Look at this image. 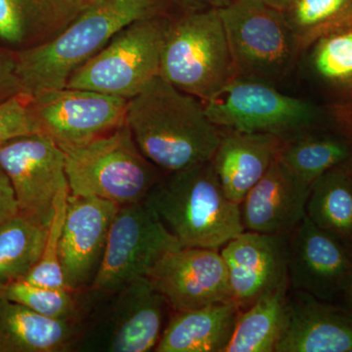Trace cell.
Listing matches in <instances>:
<instances>
[{
    "label": "cell",
    "mask_w": 352,
    "mask_h": 352,
    "mask_svg": "<svg viewBox=\"0 0 352 352\" xmlns=\"http://www.w3.org/2000/svg\"><path fill=\"white\" fill-rule=\"evenodd\" d=\"M126 124L140 151L166 173L210 162L221 138L204 102L161 76L127 101Z\"/></svg>",
    "instance_id": "6da1fadb"
},
{
    "label": "cell",
    "mask_w": 352,
    "mask_h": 352,
    "mask_svg": "<svg viewBox=\"0 0 352 352\" xmlns=\"http://www.w3.org/2000/svg\"><path fill=\"white\" fill-rule=\"evenodd\" d=\"M160 0H102L87 7L51 38L14 55L22 94L28 97L66 87L69 78L127 25L160 16Z\"/></svg>",
    "instance_id": "7a4b0ae2"
},
{
    "label": "cell",
    "mask_w": 352,
    "mask_h": 352,
    "mask_svg": "<svg viewBox=\"0 0 352 352\" xmlns=\"http://www.w3.org/2000/svg\"><path fill=\"white\" fill-rule=\"evenodd\" d=\"M144 203L182 247L220 250L245 231L210 161L160 178Z\"/></svg>",
    "instance_id": "3957f363"
},
{
    "label": "cell",
    "mask_w": 352,
    "mask_h": 352,
    "mask_svg": "<svg viewBox=\"0 0 352 352\" xmlns=\"http://www.w3.org/2000/svg\"><path fill=\"white\" fill-rule=\"evenodd\" d=\"M160 76L203 102L232 82L237 75L219 9L195 7L168 19Z\"/></svg>",
    "instance_id": "277c9868"
},
{
    "label": "cell",
    "mask_w": 352,
    "mask_h": 352,
    "mask_svg": "<svg viewBox=\"0 0 352 352\" xmlns=\"http://www.w3.org/2000/svg\"><path fill=\"white\" fill-rule=\"evenodd\" d=\"M61 149L71 195L96 197L122 207L144 201L161 178V170L140 151L126 124Z\"/></svg>",
    "instance_id": "5b68a950"
},
{
    "label": "cell",
    "mask_w": 352,
    "mask_h": 352,
    "mask_svg": "<svg viewBox=\"0 0 352 352\" xmlns=\"http://www.w3.org/2000/svg\"><path fill=\"white\" fill-rule=\"evenodd\" d=\"M204 105L208 119L219 129L272 134L283 141L322 129L327 116L312 101L282 94L271 83L240 76Z\"/></svg>",
    "instance_id": "8992f818"
},
{
    "label": "cell",
    "mask_w": 352,
    "mask_h": 352,
    "mask_svg": "<svg viewBox=\"0 0 352 352\" xmlns=\"http://www.w3.org/2000/svg\"><path fill=\"white\" fill-rule=\"evenodd\" d=\"M217 9L237 76L275 85L291 73L302 53L283 11L256 0Z\"/></svg>",
    "instance_id": "52a82bcc"
},
{
    "label": "cell",
    "mask_w": 352,
    "mask_h": 352,
    "mask_svg": "<svg viewBox=\"0 0 352 352\" xmlns=\"http://www.w3.org/2000/svg\"><path fill=\"white\" fill-rule=\"evenodd\" d=\"M168 19L144 18L127 25L69 78L67 87L129 100L160 76Z\"/></svg>",
    "instance_id": "ba28073f"
},
{
    "label": "cell",
    "mask_w": 352,
    "mask_h": 352,
    "mask_svg": "<svg viewBox=\"0 0 352 352\" xmlns=\"http://www.w3.org/2000/svg\"><path fill=\"white\" fill-rule=\"evenodd\" d=\"M103 307L80 327L73 349L80 351L148 352L162 333L166 300L147 277L106 295Z\"/></svg>",
    "instance_id": "9c48e42d"
},
{
    "label": "cell",
    "mask_w": 352,
    "mask_h": 352,
    "mask_svg": "<svg viewBox=\"0 0 352 352\" xmlns=\"http://www.w3.org/2000/svg\"><path fill=\"white\" fill-rule=\"evenodd\" d=\"M182 245L144 201L122 206L113 217L100 267L90 293L106 296L147 277L170 252Z\"/></svg>",
    "instance_id": "30bf717a"
},
{
    "label": "cell",
    "mask_w": 352,
    "mask_h": 352,
    "mask_svg": "<svg viewBox=\"0 0 352 352\" xmlns=\"http://www.w3.org/2000/svg\"><path fill=\"white\" fill-rule=\"evenodd\" d=\"M0 166L12 184L20 214L48 226L57 196L69 189L61 147L44 133L20 136L0 146Z\"/></svg>",
    "instance_id": "8fae6325"
},
{
    "label": "cell",
    "mask_w": 352,
    "mask_h": 352,
    "mask_svg": "<svg viewBox=\"0 0 352 352\" xmlns=\"http://www.w3.org/2000/svg\"><path fill=\"white\" fill-rule=\"evenodd\" d=\"M126 99L64 87L30 98L41 133L60 147L82 144L126 124Z\"/></svg>",
    "instance_id": "7c38bea8"
},
{
    "label": "cell",
    "mask_w": 352,
    "mask_h": 352,
    "mask_svg": "<svg viewBox=\"0 0 352 352\" xmlns=\"http://www.w3.org/2000/svg\"><path fill=\"white\" fill-rule=\"evenodd\" d=\"M147 278L173 312L233 300L219 250L179 248L166 254Z\"/></svg>",
    "instance_id": "4fadbf2b"
},
{
    "label": "cell",
    "mask_w": 352,
    "mask_h": 352,
    "mask_svg": "<svg viewBox=\"0 0 352 352\" xmlns=\"http://www.w3.org/2000/svg\"><path fill=\"white\" fill-rule=\"evenodd\" d=\"M289 288L332 302L352 280V251L307 215L289 235Z\"/></svg>",
    "instance_id": "5bb4252c"
},
{
    "label": "cell",
    "mask_w": 352,
    "mask_h": 352,
    "mask_svg": "<svg viewBox=\"0 0 352 352\" xmlns=\"http://www.w3.org/2000/svg\"><path fill=\"white\" fill-rule=\"evenodd\" d=\"M119 208L104 199L69 194L60 240V263L65 284L71 291L91 286Z\"/></svg>",
    "instance_id": "9a60e30c"
},
{
    "label": "cell",
    "mask_w": 352,
    "mask_h": 352,
    "mask_svg": "<svg viewBox=\"0 0 352 352\" xmlns=\"http://www.w3.org/2000/svg\"><path fill=\"white\" fill-rule=\"evenodd\" d=\"M219 252L228 270L232 300L241 309L289 283V235L245 230Z\"/></svg>",
    "instance_id": "2e32d148"
},
{
    "label": "cell",
    "mask_w": 352,
    "mask_h": 352,
    "mask_svg": "<svg viewBox=\"0 0 352 352\" xmlns=\"http://www.w3.org/2000/svg\"><path fill=\"white\" fill-rule=\"evenodd\" d=\"M275 352H352V311L293 289Z\"/></svg>",
    "instance_id": "e0dca14e"
},
{
    "label": "cell",
    "mask_w": 352,
    "mask_h": 352,
    "mask_svg": "<svg viewBox=\"0 0 352 352\" xmlns=\"http://www.w3.org/2000/svg\"><path fill=\"white\" fill-rule=\"evenodd\" d=\"M310 190L277 159L240 204L245 230L289 235L307 215Z\"/></svg>",
    "instance_id": "ac0fdd59"
},
{
    "label": "cell",
    "mask_w": 352,
    "mask_h": 352,
    "mask_svg": "<svg viewBox=\"0 0 352 352\" xmlns=\"http://www.w3.org/2000/svg\"><path fill=\"white\" fill-rule=\"evenodd\" d=\"M283 140L267 133L221 129L212 166L222 189L240 205L278 159Z\"/></svg>",
    "instance_id": "d6986e66"
},
{
    "label": "cell",
    "mask_w": 352,
    "mask_h": 352,
    "mask_svg": "<svg viewBox=\"0 0 352 352\" xmlns=\"http://www.w3.org/2000/svg\"><path fill=\"white\" fill-rule=\"evenodd\" d=\"M83 0H0V41L34 47L60 34L89 7Z\"/></svg>",
    "instance_id": "ffe728a7"
},
{
    "label": "cell",
    "mask_w": 352,
    "mask_h": 352,
    "mask_svg": "<svg viewBox=\"0 0 352 352\" xmlns=\"http://www.w3.org/2000/svg\"><path fill=\"white\" fill-rule=\"evenodd\" d=\"M80 319L44 316L0 296V352H61L73 349Z\"/></svg>",
    "instance_id": "44dd1931"
},
{
    "label": "cell",
    "mask_w": 352,
    "mask_h": 352,
    "mask_svg": "<svg viewBox=\"0 0 352 352\" xmlns=\"http://www.w3.org/2000/svg\"><path fill=\"white\" fill-rule=\"evenodd\" d=\"M241 308L234 300L188 311L173 312L157 352H223Z\"/></svg>",
    "instance_id": "7402d4cb"
},
{
    "label": "cell",
    "mask_w": 352,
    "mask_h": 352,
    "mask_svg": "<svg viewBox=\"0 0 352 352\" xmlns=\"http://www.w3.org/2000/svg\"><path fill=\"white\" fill-rule=\"evenodd\" d=\"M352 159V136L346 131L312 129L283 141L278 160L305 184Z\"/></svg>",
    "instance_id": "603a6c76"
},
{
    "label": "cell",
    "mask_w": 352,
    "mask_h": 352,
    "mask_svg": "<svg viewBox=\"0 0 352 352\" xmlns=\"http://www.w3.org/2000/svg\"><path fill=\"white\" fill-rule=\"evenodd\" d=\"M307 215L352 251V159L331 168L312 184Z\"/></svg>",
    "instance_id": "cb8c5ba5"
},
{
    "label": "cell",
    "mask_w": 352,
    "mask_h": 352,
    "mask_svg": "<svg viewBox=\"0 0 352 352\" xmlns=\"http://www.w3.org/2000/svg\"><path fill=\"white\" fill-rule=\"evenodd\" d=\"M289 284L259 296L241 309L223 352H275L286 321Z\"/></svg>",
    "instance_id": "d4e9b609"
},
{
    "label": "cell",
    "mask_w": 352,
    "mask_h": 352,
    "mask_svg": "<svg viewBox=\"0 0 352 352\" xmlns=\"http://www.w3.org/2000/svg\"><path fill=\"white\" fill-rule=\"evenodd\" d=\"M47 226L18 214L0 226V292L24 279L38 263Z\"/></svg>",
    "instance_id": "484cf974"
},
{
    "label": "cell",
    "mask_w": 352,
    "mask_h": 352,
    "mask_svg": "<svg viewBox=\"0 0 352 352\" xmlns=\"http://www.w3.org/2000/svg\"><path fill=\"white\" fill-rule=\"evenodd\" d=\"M307 51L314 78L352 107V28L319 38Z\"/></svg>",
    "instance_id": "4316f807"
},
{
    "label": "cell",
    "mask_w": 352,
    "mask_h": 352,
    "mask_svg": "<svg viewBox=\"0 0 352 352\" xmlns=\"http://www.w3.org/2000/svg\"><path fill=\"white\" fill-rule=\"evenodd\" d=\"M283 12L302 54L319 38L352 28V0H293Z\"/></svg>",
    "instance_id": "83f0119b"
},
{
    "label": "cell",
    "mask_w": 352,
    "mask_h": 352,
    "mask_svg": "<svg viewBox=\"0 0 352 352\" xmlns=\"http://www.w3.org/2000/svg\"><path fill=\"white\" fill-rule=\"evenodd\" d=\"M75 293L67 288L38 286L19 280L2 289L0 296L50 318L80 319Z\"/></svg>",
    "instance_id": "f1b7e54d"
},
{
    "label": "cell",
    "mask_w": 352,
    "mask_h": 352,
    "mask_svg": "<svg viewBox=\"0 0 352 352\" xmlns=\"http://www.w3.org/2000/svg\"><path fill=\"white\" fill-rule=\"evenodd\" d=\"M69 194V189L64 190L54 201L43 254L38 263L22 279L28 283L50 288H67L60 263V240L63 230Z\"/></svg>",
    "instance_id": "f546056e"
},
{
    "label": "cell",
    "mask_w": 352,
    "mask_h": 352,
    "mask_svg": "<svg viewBox=\"0 0 352 352\" xmlns=\"http://www.w3.org/2000/svg\"><path fill=\"white\" fill-rule=\"evenodd\" d=\"M41 133L30 97L18 94L0 103V146L20 136Z\"/></svg>",
    "instance_id": "4dcf8cb0"
},
{
    "label": "cell",
    "mask_w": 352,
    "mask_h": 352,
    "mask_svg": "<svg viewBox=\"0 0 352 352\" xmlns=\"http://www.w3.org/2000/svg\"><path fill=\"white\" fill-rule=\"evenodd\" d=\"M22 94L14 55L0 51V103Z\"/></svg>",
    "instance_id": "1f68e13d"
},
{
    "label": "cell",
    "mask_w": 352,
    "mask_h": 352,
    "mask_svg": "<svg viewBox=\"0 0 352 352\" xmlns=\"http://www.w3.org/2000/svg\"><path fill=\"white\" fill-rule=\"evenodd\" d=\"M20 214L19 205L10 179L0 166V226Z\"/></svg>",
    "instance_id": "d6a6232c"
},
{
    "label": "cell",
    "mask_w": 352,
    "mask_h": 352,
    "mask_svg": "<svg viewBox=\"0 0 352 352\" xmlns=\"http://www.w3.org/2000/svg\"><path fill=\"white\" fill-rule=\"evenodd\" d=\"M191 1L196 4L197 7H215V8H219V7L226 6L231 0H191Z\"/></svg>",
    "instance_id": "836d02e7"
},
{
    "label": "cell",
    "mask_w": 352,
    "mask_h": 352,
    "mask_svg": "<svg viewBox=\"0 0 352 352\" xmlns=\"http://www.w3.org/2000/svg\"><path fill=\"white\" fill-rule=\"evenodd\" d=\"M256 1L263 2L266 6L285 11L293 0H256Z\"/></svg>",
    "instance_id": "e575fe53"
},
{
    "label": "cell",
    "mask_w": 352,
    "mask_h": 352,
    "mask_svg": "<svg viewBox=\"0 0 352 352\" xmlns=\"http://www.w3.org/2000/svg\"><path fill=\"white\" fill-rule=\"evenodd\" d=\"M342 296H344V300H346V307L352 311V280Z\"/></svg>",
    "instance_id": "d590c367"
},
{
    "label": "cell",
    "mask_w": 352,
    "mask_h": 352,
    "mask_svg": "<svg viewBox=\"0 0 352 352\" xmlns=\"http://www.w3.org/2000/svg\"><path fill=\"white\" fill-rule=\"evenodd\" d=\"M83 1L87 2L89 6H94V4L98 3V2H101L102 0H83Z\"/></svg>",
    "instance_id": "8d00e7d4"
},
{
    "label": "cell",
    "mask_w": 352,
    "mask_h": 352,
    "mask_svg": "<svg viewBox=\"0 0 352 352\" xmlns=\"http://www.w3.org/2000/svg\"><path fill=\"white\" fill-rule=\"evenodd\" d=\"M160 1L166 2V1H168V0H160Z\"/></svg>",
    "instance_id": "74e56055"
}]
</instances>
